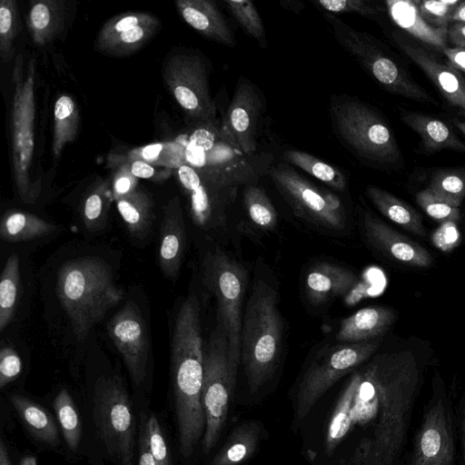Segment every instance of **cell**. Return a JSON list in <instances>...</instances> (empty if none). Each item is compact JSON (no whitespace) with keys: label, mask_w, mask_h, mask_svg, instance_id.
Returning a JSON list of instances; mask_svg holds the SVG:
<instances>
[{"label":"cell","mask_w":465,"mask_h":465,"mask_svg":"<svg viewBox=\"0 0 465 465\" xmlns=\"http://www.w3.org/2000/svg\"><path fill=\"white\" fill-rule=\"evenodd\" d=\"M419 382V365L411 351L376 354L352 371L345 389L357 401L377 407L372 438L363 440L374 465H393L408 432Z\"/></svg>","instance_id":"cell-1"},{"label":"cell","mask_w":465,"mask_h":465,"mask_svg":"<svg viewBox=\"0 0 465 465\" xmlns=\"http://www.w3.org/2000/svg\"><path fill=\"white\" fill-rule=\"evenodd\" d=\"M56 292L78 341H84L92 328L124 297L110 266L98 257H81L64 263L58 272Z\"/></svg>","instance_id":"cell-2"},{"label":"cell","mask_w":465,"mask_h":465,"mask_svg":"<svg viewBox=\"0 0 465 465\" xmlns=\"http://www.w3.org/2000/svg\"><path fill=\"white\" fill-rule=\"evenodd\" d=\"M283 324L275 290L259 280L243 311L241 363L251 393H256L274 374L282 352Z\"/></svg>","instance_id":"cell-3"},{"label":"cell","mask_w":465,"mask_h":465,"mask_svg":"<svg viewBox=\"0 0 465 465\" xmlns=\"http://www.w3.org/2000/svg\"><path fill=\"white\" fill-rule=\"evenodd\" d=\"M35 64H24L19 54L12 74L14 85L10 112V159L16 193L25 203H35L41 192V181L33 177L35 153Z\"/></svg>","instance_id":"cell-4"},{"label":"cell","mask_w":465,"mask_h":465,"mask_svg":"<svg viewBox=\"0 0 465 465\" xmlns=\"http://www.w3.org/2000/svg\"><path fill=\"white\" fill-rule=\"evenodd\" d=\"M203 282L217 301L218 323L226 334L231 362L238 369L247 272L242 263L217 248L203 259Z\"/></svg>","instance_id":"cell-5"},{"label":"cell","mask_w":465,"mask_h":465,"mask_svg":"<svg viewBox=\"0 0 465 465\" xmlns=\"http://www.w3.org/2000/svg\"><path fill=\"white\" fill-rule=\"evenodd\" d=\"M237 372L230 360L225 331L218 323L209 337L203 358L202 402L205 430L202 443L205 453L217 443L225 426Z\"/></svg>","instance_id":"cell-6"},{"label":"cell","mask_w":465,"mask_h":465,"mask_svg":"<svg viewBox=\"0 0 465 465\" xmlns=\"http://www.w3.org/2000/svg\"><path fill=\"white\" fill-rule=\"evenodd\" d=\"M331 110L338 136L358 156L378 164H391L400 159L391 129L367 104L355 99H337Z\"/></svg>","instance_id":"cell-7"},{"label":"cell","mask_w":465,"mask_h":465,"mask_svg":"<svg viewBox=\"0 0 465 465\" xmlns=\"http://www.w3.org/2000/svg\"><path fill=\"white\" fill-rule=\"evenodd\" d=\"M94 424L107 453L116 465H133L134 420L122 380L100 377L94 393Z\"/></svg>","instance_id":"cell-8"},{"label":"cell","mask_w":465,"mask_h":465,"mask_svg":"<svg viewBox=\"0 0 465 465\" xmlns=\"http://www.w3.org/2000/svg\"><path fill=\"white\" fill-rule=\"evenodd\" d=\"M381 341L336 345L315 360L303 374L295 396V421H302L320 398L341 378L352 372L377 351Z\"/></svg>","instance_id":"cell-9"},{"label":"cell","mask_w":465,"mask_h":465,"mask_svg":"<svg viewBox=\"0 0 465 465\" xmlns=\"http://www.w3.org/2000/svg\"><path fill=\"white\" fill-rule=\"evenodd\" d=\"M339 45L350 53L385 89L413 100L430 102L432 98L386 54L368 35L360 32L332 14H325Z\"/></svg>","instance_id":"cell-10"},{"label":"cell","mask_w":465,"mask_h":465,"mask_svg":"<svg viewBox=\"0 0 465 465\" xmlns=\"http://www.w3.org/2000/svg\"><path fill=\"white\" fill-rule=\"evenodd\" d=\"M268 174L298 217L329 230L346 227L345 208L336 194L316 186L283 163L273 165Z\"/></svg>","instance_id":"cell-11"},{"label":"cell","mask_w":465,"mask_h":465,"mask_svg":"<svg viewBox=\"0 0 465 465\" xmlns=\"http://www.w3.org/2000/svg\"><path fill=\"white\" fill-rule=\"evenodd\" d=\"M163 82L179 106L199 123L216 120L207 69L203 59L193 54L175 53L163 66Z\"/></svg>","instance_id":"cell-12"},{"label":"cell","mask_w":465,"mask_h":465,"mask_svg":"<svg viewBox=\"0 0 465 465\" xmlns=\"http://www.w3.org/2000/svg\"><path fill=\"white\" fill-rule=\"evenodd\" d=\"M451 415L444 397L432 400L418 430L411 465H453Z\"/></svg>","instance_id":"cell-13"},{"label":"cell","mask_w":465,"mask_h":465,"mask_svg":"<svg viewBox=\"0 0 465 465\" xmlns=\"http://www.w3.org/2000/svg\"><path fill=\"white\" fill-rule=\"evenodd\" d=\"M107 331L125 363L132 381L140 386L146 376L149 337L137 305L133 301H128L108 322Z\"/></svg>","instance_id":"cell-14"},{"label":"cell","mask_w":465,"mask_h":465,"mask_svg":"<svg viewBox=\"0 0 465 465\" xmlns=\"http://www.w3.org/2000/svg\"><path fill=\"white\" fill-rule=\"evenodd\" d=\"M160 28V20L150 13H121L104 23L94 46L97 52L105 55H130L144 46Z\"/></svg>","instance_id":"cell-15"},{"label":"cell","mask_w":465,"mask_h":465,"mask_svg":"<svg viewBox=\"0 0 465 465\" xmlns=\"http://www.w3.org/2000/svg\"><path fill=\"white\" fill-rule=\"evenodd\" d=\"M177 176L188 197L193 223L206 231L224 226L226 209L235 197L205 183L187 163L178 168Z\"/></svg>","instance_id":"cell-16"},{"label":"cell","mask_w":465,"mask_h":465,"mask_svg":"<svg viewBox=\"0 0 465 465\" xmlns=\"http://www.w3.org/2000/svg\"><path fill=\"white\" fill-rule=\"evenodd\" d=\"M262 101L256 87L241 80L222 123L239 148L246 154L256 153L258 122Z\"/></svg>","instance_id":"cell-17"},{"label":"cell","mask_w":465,"mask_h":465,"mask_svg":"<svg viewBox=\"0 0 465 465\" xmlns=\"http://www.w3.org/2000/svg\"><path fill=\"white\" fill-rule=\"evenodd\" d=\"M362 228L367 241L386 256L414 267H429L431 254L421 245L393 230L371 213H366Z\"/></svg>","instance_id":"cell-18"},{"label":"cell","mask_w":465,"mask_h":465,"mask_svg":"<svg viewBox=\"0 0 465 465\" xmlns=\"http://www.w3.org/2000/svg\"><path fill=\"white\" fill-rule=\"evenodd\" d=\"M186 246V232L179 197L169 200L163 208L158 261L164 276L175 280L180 272Z\"/></svg>","instance_id":"cell-19"},{"label":"cell","mask_w":465,"mask_h":465,"mask_svg":"<svg viewBox=\"0 0 465 465\" xmlns=\"http://www.w3.org/2000/svg\"><path fill=\"white\" fill-rule=\"evenodd\" d=\"M69 12L65 0L33 1L26 15V25L34 44L45 46L64 35Z\"/></svg>","instance_id":"cell-20"},{"label":"cell","mask_w":465,"mask_h":465,"mask_svg":"<svg viewBox=\"0 0 465 465\" xmlns=\"http://www.w3.org/2000/svg\"><path fill=\"white\" fill-rule=\"evenodd\" d=\"M175 6L181 17L203 36L234 46L233 34L223 14L211 0H177Z\"/></svg>","instance_id":"cell-21"},{"label":"cell","mask_w":465,"mask_h":465,"mask_svg":"<svg viewBox=\"0 0 465 465\" xmlns=\"http://www.w3.org/2000/svg\"><path fill=\"white\" fill-rule=\"evenodd\" d=\"M357 282L358 277L352 271L322 262L309 270L305 279V292L312 304L320 305L347 293Z\"/></svg>","instance_id":"cell-22"},{"label":"cell","mask_w":465,"mask_h":465,"mask_svg":"<svg viewBox=\"0 0 465 465\" xmlns=\"http://www.w3.org/2000/svg\"><path fill=\"white\" fill-rule=\"evenodd\" d=\"M395 320L393 310L386 306L362 308L340 322L336 340L344 343H358L382 336Z\"/></svg>","instance_id":"cell-23"},{"label":"cell","mask_w":465,"mask_h":465,"mask_svg":"<svg viewBox=\"0 0 465 465\" xmlns=\"http://www.w3.org/2000/svg\"><path fill=\"white\" fill-rule=\"evenodd\" d=\"M404 53L430 78L448 102L465 109V79L452 66L443 64L422 49L402 45Z\"/></svg>","instance_id":"cell-24"},{"label":"cell","mask_w":465,"mask_h":465,"mask_svg":"<svg viewBox=\"0 0 465 465\" xmlns=\"http://www.w3.org/2000/svg\"><path fill=\"white\" fill-rule=\"evenodd\" d=\"M392 21L420 41L439 49H445L448 27H433L421 17L413 0H387Z\"/></svg>","instance_id":"cell-25"},{"label":"cell","mask_w":465,"mask_h":465,"mask_svg":"<svg viewBox=\"0 0 465 465\" xmlns=\"http://www.w3.org/2000/svg\"><path fill=\"white\" fill-rule=\"evenodd\" d=\"M262 435V424L246 420L233 429L209 465H241L255 452Z\"/></svg>","instance_id":"cell-26"},{"label":"cell","mask_w":465,"mask_h":465,"mask_svg":"<svg viewBox=\"0 0 465 465\" xmlns=\"http://www.w3.org/2000/svg\"><path fill=\"white\" fill-rule=\"evenodd\" d=\"M366 194L380 213L390 221L417 236H425L422 219L411 205L374 185L366 188Z\"/></svg>","instance_id":"cell-27"},{"label":"cell","mask_w":465,"mask_h":465,"mask_svg":"<svg viewBox=\"0 0 465 465\" xmlns=\"http://www.w3.org/2000/svg\"><path fill=\"white\" fill-rule=\"evenodd\" d=\"M57 226L37 215L18 210L6 211L0 222V237L7 242H18L45 237Z\"/></svg>","instance_id":"cell-28"},{"label":"cell","mask_w":465,"mask_h":465,"mask_svg":"<svg viewBox=\"0 0 465 465\" xmlns=\"http://www.w3.org/2000/svg\"><path fill=\"white\" fill-rule=\"evenodd\" d=\"M117 210L130 234L143 239L150 232L153 220V202L143 190L134 191L115 200Z\"/></svg>","instance_id":"cell-29"},{"label":"cell","mask_w":465,"mask_h":465,"mask_svg":"<svg viewBox=\"0 0 465 465\" xmlns=\"http://www.w3.org/2000/svg\"><path fill=\"white\" fill-rule=\"evenodd\" d=\"M402 119L419 134L428 149L465 151V144L444 122L417 113H407L403 114Z\"/></svg>","instance_id":"cell-30"},{"label":"cell","mask_w":465,"mask_h":465,"mask_svg":"<svg viewBox=\"0 0 465 465\" xmlns=\"http://www.w3.org/2000/svg\"><path fill=\"white\" fill-rule=\"evenodd\" d=\"M79 124V109L74 99L68 94L58 96L54 106L52 142V152L55 160L60 157L64 148L75 139Z\"/></svg>","instance_id":"cell-31"},{"label":"cell","mask_w":465,"mask_h":465,"mask_svg":"<svg viewBox=\"0 0 465 465\" xmlns=\"http://www.w3.org/2000/svg\"><path fill=\"white\" fill-rule=\"evenodd\" d=\"M11 402L29 431L39 441L53 446L59 442L54 420L44 408L20 395H12Z\"/></svg>","instance_id":"cell-32"},{"label":"cell","mask_w":465,"mask_h":465,"mask_svg":"<svg viewBox=\"0 0 465 465\" xmlns=\"http://www.w3.org/2000/svg\"><path fill=\"white\" fill-rule=\"evenodd\" d=\"M113 199L110 182L97 181L85 195L82 206V218L90 232L103 230L107 223Z\"/></svg>","instance_id":"cell-33"},{"label":"cell","mask_w":465,"mask_h":465,"mask_svg":"<svg viewBox=\"0 0 465 465\" xmlns=\"http://www.w3.org/2000/svg\"><path fill=\"white\" fill-rule=\"evenodd\" d=\"M20 262L16 253L6 260L0 281V331L9 325L15 313L20 289Z\"/></svg>","instance_id":"cell-34"},{"label":"cell","mask_w":465,"mask_h":465,"mask_svg":"<svg viewBox=\"0 0 465 465\" xmlns=\"http://www.w3.org/2000/svg\"><path fill=\"white\" fill-rule=\"evenodd\" d=\"M285 162L299 167L335 191L346 189L345 175L337 168L305 152L288 150L283 153Z\"/></svg>","instance_id":"cell-35"},{"label":"cell","mask_w":465,"mask_h":465,"mask_svg":"<svg viewBox=\"0 0 465 465\" xmlns=\"http://www.w3.org/2000/svg\"><path fill=\"white\" fill-rule=\"evenodd\" d=\"M243 203L251 221L263 230L275 228L278 218L276 210L266 192L257 183L244 186Z\"/></svg>","instance_id":"cell-36"},{"label":"cell","mask_w":465,"mask_h":465,"mask_svg":"<svg viewBox=\"0 0 465 465\" xmlns=\"http://www.w3.org/2000/svg\"><path fill=\"white\" fill-rule=\"evenodd\" d=\"M54 410L68 448L76 450L82 438V425L74 402L66 389L63 388L55 396Z\"/></svg>","instance_id":"cell-37"},{"label":"cell","mask_w":465,"mask_h":465,"mask_svg":"<svg viewBox=\"0 0 465 465\" xmlns=\"http://www.w3.org/2000/svg\"><path fill=\"white\" fill-rule=\"evenodd\" d=\"M426 189L459 208L465 198V172L463 170L440 171L434 173Z\"/></svg>","instance_id":"cell-38"},{"label":"cell","mask_w":465,"mask_h":465,"mask_svg":"<svg viewBox=\"0 0 465 465\" xmlns=\"http://www.w3.org/2000/svg\"><path fill=\"white\" fill-rule=\"evenodd\" d=\"M19 14L15 0L0 2V58L3 63L14 56V45L19 32Z\"/></svg>","instance_id":"cell-39"},{"label":"cell","mask_w":465,"mask_h":465,"mask_svg":"<svg viewBox=\"0 0 465 465\" xmlns=\"http://www.w3.org/2000/svg\"><path fill=\"white\" fill-rule=\"evenodd\" d=\"M134 160L150 164L179 168L184 163V149L173 143H153L137 149L131 153Z\"/></svg>","instance_id":"cell-40"},{"label":"cell","mask_w":465,"mask_h":465,"mask_svg":"<svg viewBox=\"0 0 465 465\" xmlns=\"http://www.w3.org/2000/svg\"><path fill=\"white\" fill-rule=\"evenodd\" d=\"M224 3L233 17L249 35L261 44H266L262 21L252 1L226 0Z\"/></svg>","instance_id":"cell-41"},{"label":"cell","mask_w":465,"mask_h":465,"mask_svg":"<svg viewBox=\"0 0 465 465\" xmlns=\"http://www.w3.org/2000/svg\"><path fill=\"white\" fill-rule=\"evenodd\" d=\"M416 202L427 215L440 223L447 222L457 223L460 219V208L452 206L427 189L416 194Z\"/></svg>","instance_id":"cell-42"},{"label":"cell","mask_w":465,"mask_h":465,"mask_svg":"<svg viewBox=\"0 0 465 465\" xmlns=\"http://www.w3.org/2000/svg\"><path fill=\"white\" fill-rule=\"evenodd\" d=\"M421 17L433 27H448L450 17L460 1L457 0H413Z\"/></svg>","instance_id":"cell-43"},{"label":"cell","mask_w":465,"mask_h":465,"mask_svg":"<svg viewBox=\"0 0 465 465\" xmlns=\"http://www.w3.org/2000/svg\"><path fill=\"white\" fill-rule=\"evenodd\" d=\"M146 430L151 452L156 465H171L167 444L156 417L152 414L147 422Z\"/></svg>","instance_id":"cell-44"},{"label":"cell","mask_w":465,"mask_h":465,"mask_svg":"<svg viewBox=\"0 0 465 465\" xmlns=\"http://www.w3.org/2000/svg\"><path fill=\"white\" fill-rule=\"evenodd\" d=\"M22 361L15 350L4 346L0 351V388L15 381L22 371Z\"/></svg>","instance_id":"cell-45"},{"label":"cell","mask_w":465,"mask_h":465,"mask_svg":"<svg viewBox=\"0 0 465 465\" xmlns=\"http://www.w3.org/2000/svg\"><path fill=\"white\" fill-rule=\"evenodd\" d=\"M320 5L330 13H357L361 15H374L377 10L363 0H319Z\"/></svg>","instance_id":"cell-46"},{"label":"cell","mask_w":465,"mask_h":465,"mask_svg":"<svg viewBox=\"0 0 465 465\" xmlns=\"http://www.w3.org/2000/svg\"><path fill=\"white\" fill-rule=\"evenodd\" d=\"M433 245L442 252H450L460 241V233L456 223L447 222L434 231L431 235Z\"/></svg>","instance_id":"cell-47"},{"label":"cell","mask_w":465,"mask_h":465,"mask_svg":"<svg viewBox=\"0 0 465 465\" xmlns=\"http://www.w3.org/2000/svg\"><path fill=\"white\" fill-rule=\"evenodd\" d=\"M111 188L114 201L138 188V178L133 174L129 163H125L117 169Z\"/></svg>","instance_id":"cell-48"},{"label":"cell","mask_w":465,"mask_h":465,"mask_svg":"<svg viewBox=\"0 0 465 465\" xmlns=\"http://www.w3.org/2000/svg\"><path fill=\"white\" fill-rule=\"evenodd\" d=\"M139 465H156L151 452L145 422H143V426L140 431Z\"/></svg>","instance_id":"cell-49"},{"label":"cell","mask_w":465,"mask_h":465,"mask_svg":"<svg viewBox=\"0 0 465 465\" xmlns=\"http://www.w3.org/2000/svg\"><path fill=\"white\" fill-rule=\"evenodd\" d=\"M130 167L133 174L137 178L153 179L154 181H159L162 178V175L156 173L153 165L144 161L134 160Z\"/></svg>","instance_id":"cell-50"},{"label":"cell","mask_w":465,"mask_h":465,"mask_svg":"<svg viewBox=\"0 0 465 465\" xmlns=\"http://www.w3.org/2000/svg\"><path fill=\"white\" fill-rule=\"evenodd\" d=\"M339 465H374L369 450L363 440L355 449L351 457Z\"/></svg>","instance_id":"cell-51"},{"label":"cell","mask_w":465,"mask_h":465,"mask_svg":"<svg viewBox=\"0 0 465 465\" xmlns=\"http://www.w3.org/2000/svg\"><path fill=\"white\" fill-rule=\"evenodd\" d=\"M450 64L455 69L465 72V48L450 47L442 50Z\"/></svg>","instance_id":"cell-52"},{"label":"cell","mask_w":465,"mask_h":465,"mask_svg":"<svg viewBox=\"0 0 465 465\" xmlns=\"http://www.w3.org/2000/svg\"><path fill=\"white\" fill-rule=\"evenodd\" d=\"M448 38L455 46L465 48V24L454 23L449 27Z\"/></svg>","instance_id":"cell-53"},{"label":"cell","mask_w":465,"mask_h":465,"mask_svg":"<svg viewBox=\"0 0 465 465\" xmlns=\"http://www.w3.org/2000/svg\"><path fill=\"white\" fill-rule=\"evenodd\" d=\"M451 23L465 24V1L460 2L454 9L451 17Z\"/></svg>","instance_id":"cell-54"},{"label":"cell","mask_w":465,"mask_h":465,"mask_svg":"<svg viewBox=\"0 0 465 465\" xmlns=\"http://www.w3.org/2000/svg\"><path fill=\"white\" fill-rule=\"evenodd\" d=\"M0 465H12L7 448L2 439L0 440Z\"/></svg>","instance_id":"cell-55"},{"label":"cell","mask_w":465,"mask_h":465,"mask_svg":"<svg viewBox=\"0 0 465 465\" xmlns=\"http://www.w3.org/2000/svg\"><path fill=\"white\" fill-rule=\"evenodd\" d=\"M461 420H460V429H461V441H462V453H463V461L465 465V403L461 407Z\"/></svg>","instance_id":"cell-56"},{"label":"cell","mask_w":465,"mask_h":465,"mask_svg":"<svg viewBox=\"0 0 465 465\" xmlns=\"http://www.w3.org/2000/svg\"><path fill=\"white\" fill-rule=\"evenodd\" d=\"M19 465H37L36 460L33 456H25L23 458Z\"/></svg>","instance_id":"cell-57"},{"label":"cell","mask_w":465,"mask_h":465,"mask_svg":"<svg viewBox=\"0 0 465 465\" xmlns=\"http://www.w3.org/2000/svg\"><path fill=\"white\" fill-rule=\"evenodd\" d=\"M457 126L465 134V121L458 123Z\"/></svg>","instance_id":"cell-58"}]
</instances>
